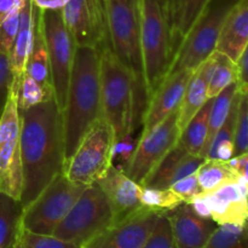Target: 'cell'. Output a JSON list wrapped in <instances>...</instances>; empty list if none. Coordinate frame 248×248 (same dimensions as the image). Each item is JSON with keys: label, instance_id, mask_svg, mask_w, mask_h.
I'll use <instances>...</instances> for the list:
<instances>
[{"label": "cell", "instance_id": "1", "mask_svg": "<svg viewBox=\"0 0 248 248\" xmlns=\"http://www.w3.org/2000/svg\"><path fill=\"white\" fill-rule=\"evenodd\" d=\"M19 116L23 167L21 205L24 208L64 171V128L62 111L55 98L19 111Z\"/></svg>", "mask_w": 248, "mask_h": 248}, {"label": "cell", "instance_id": "2", "mask_svg": "<svg viewBox=\"0 0 248 248\" xmlns=\"http://www.w3.org/2000/svg\"><path fill=\"white\" fill-rule=\"evenodd\" d=\"M65 161L93 124L102 116L99 52L92 47L77 46L62 111Z\"/></svg>", "mask_w": 248, "mask_h": 248}, {"label": "cell", "instance_id": "3", "mask_svg": "<svg viewBox=\"0 0 248 248\" xmlns=\"http://www.w3.org/2000/svg\"><path fill=\"white\" fill-rule=\"evenodd\" d=\"M98 52L102 115L110 126L118 145L132 132L137 98H143L145 91L137 84L130 69L116 58L110 46Z\"/></svg>", "mask_w": 248, "mask_h": 248}, {"label": "cell", "instance_id": "4", "mask_svg": "<svg viewBox=\"0 0 248 248\" xmlns=\"http://www.w3.org/2000/svg\"><path fill=\"white\" fill-rule=\"evenodd\" d=\"M140 48L148 102L169 75L176 55L169 0H140Z\"/></svg>", "mask_w": 248, "mask_h": 248}, {"label": "cell", "instance_id": "5", "mask_svg": "<svg viewBox=\"0 0 248 248\" xmlns=\"http://www.w3.org/2000/svg\"><path fill=\"white\" fill-rule=\"evenodd\" d=\"M103 2L111 51L130 69L137 84L144 89L140 48V0H103Z\"/></svg>", "mask_w": 248, "mask_h": 248}, {"label": "cell", "instance_id": "6", "mask_svg": "<svg viewBox=\"0 0 248 248\" xmlns=\"http://www.w3.org/2000/svg\"><path fill=\"white\" fill-rule=\"evenodd\" d=\"M114 224V212L97 183L85 186L52 235L84 248Z\"/></svg>", "mask_w": 248, "mask_h": 248}, {"label": "cell", "instance_id": "7", "mask_svg": "<svg viewBox=\"0 0 248 248\" xmlns=\"http://www.w3.org/2000/svg\"><path fill=\"white\" fill-rule=\"evenodd\" d=\"M240 0H210L177 50L169 74L195 70L217 48L228 15Z\"/></svg>", "mask_w": 248, "mask_h": 248}, {"label": "cell", "instance_id": "8", "mask_svg": "<svg viewBox=\"0 0 248 248\" xmlns=\"http://www.w3.org/2000/svg\"><path fill=\"white\" fill-rule=\"evenodd\" d=\"M115 147L113 131L102 115L82 138L74 154L65 161V176L85 186L96 183L113 165Z\"/></svg>", "mask_w": 248, "mask_h": 248}, {"label": "cell", "instance_id": "9", "mask_svg": "<svg viewBox=\"0 0 248 248\" xmlns=\"http://www.w3.org/2000/svg\"><path fill=\"white\" fill-rule=\"evenodd\" d=\"M84 189L85 186L74 183L64 171L61 172L33 202L23 208L22 228L36 234L52 235Z\"/></svg>", "mask_w": 248, "mask_h": 248}, {"label": "cell", "instance_id": "10", "mask_svg": "<svg viewBox=\"0 0 248 248\" xmlns=\"http://www.w3.org/2000/svg\"><path fill=\"white\" fill-rule=\"evenodd\" d=\"M40 19L50 61L55 99L63 111L77 46L63 22L61 10H41Z\"/></svg>", "mask_w": 248, "mask_h": 248}, {"label": "cell", "instance_id": "11", "mask_svg": "<svg viewBox=\"0 0 248 248\" xmlns=\"http://www.w3.org/2000/svg\"><path fill=\"white\" fill-rule=\"evenodd\" d=\"M19 135L21 116L16 94L11 90L6 106L0 116V193L21 201L23 167Z\"/></svg>", "mask_w": 248, "mask_h": 248}, {"label": "cell", "instance_id": "12", "mask_svg": "<svg viewBox=\"0 0 248 248\" xmlns=\"http://www.w3.org/2000/svg\"><path fill=\"white\" fill-rule=\"evenodd\" d=\"M179 135L178 109H176L147 135L140 136L124 172L136 183L142 184L162 157L176 145Z\"/></svg>", "mask_w": 248, "mask_h": 248}, {"label": "cell", "instance_id": "13", "mask_svg": "<svg viewBox=\"0 0 248 248\" xmlns=\"http://www.w3.org/2000/svg\"><path fill=\"white\" fill-rule=\"evenodd\" d=\"M61 11L75 46L98 51L110 46L103 0H70Z\"/></svg>", "mask_w": 248, "mask_h": 248}, {"label": "cell", "instance_id": "14", "mask_svg": "<svg viewBox=\"0 0 248 248\" xmlns=\"http://www.w3.org/2000/svg\"><path fill=\"white\" fill-rule=\"evenodd\" d=\"M162 212L145 206L116 222L84 248H143Z\"/></svg>", "mask_w": 248, "mask_h": 248}, {"label": "cell", "instance_id": "15", "mask_svg": "<svg viewBox=\"0 0 248 248\" xmlns=\"http://www.w3.org/2000/svg\"><path fill=\"white\" fill-rule=\"evenodd\" d=\"M193 72L194 70L190 69H183L169 74L165 78L164 81L160 84V86L155 90L149 101L147 102L140 136L147 135L155 126L164 121L170 114L179 108Z\"/></svg>", "mask_w": 248, "mask_h": 248}, {"label": "cell", "instance_id": "16", "mask_svg": "<svg viewBox=\"0 0 248 248\" xmlns=\"http://www.w3.org/2000/svg\"><path fill=\"white\" fill-rule=\"evenodd\" d=\"M248 182L242 177L219 186L211 193L202 194L211 210V219L217 225H242L248 220L246 198Z\"/></svg>", "mask_w": 248, "mask_h": 248}, {"label": "cell", "instance_id": "17", "mask_svg": "<svg viewBox=\"0 0 248 248\" xmlns=\"http://www.w3.org/2000/svg\"><path fill=\"white\" fill-rule=\"evenodd\" d=\"M106 194L114 212V223L120 222L143 207L140 202V184L136 183L114 165L96 182Z\"/></svg>", "mask_w": 248, "mask_h": 248}, {"label": "cell", "instance_id": "18", "mask_svg": "<svg viewBox=\"0 0 248 248\" xmlns=\"http://www.w3.org/2000/svg\"><path fill=\"white\" fill-rule=\"evenodd\" d=\"M177 248H205L218 227L212 219L196 215L189 203L166 212Z\"/></svg>", "mask_w": 248, "mask_h": 248}, {"label": "cell", "instance_id": "19", "mask_svg": "<svg viewBox=\"0 0 248 248\" xmlns=\"http://www.w3.org/2000/svg\"><path fill=\"white\" fill-rule=\"evenodd\" d=\"M206 159L186 152L178 142L162 157L140 186L170 189L172 184L193 174Z\"/></svg>", "mask_w": 248, "mask_h": 248}, {"label": "cell", "instance_id": "20", "mask_svg": "<svg viewBox=\"0 0 248 248\" xmlns=\"http://www.w3.org/2000/svg\"><path fill=\"white\" fill-rule=\"evenodd\" d=\"M216 64V53L213 52L205 62L193 72L184 91L183 99L178 108V124L181 131L208 101V82Z\"/></svg>", "mask_w": 248, "mask_h": 248}, {"label": "cell", "instance_id": "21", "mask_svg": "<svg viewBox=\"0 0 248 248\" xmlns=\"http://www.w3.org/2000/svg\"><path fill=\"white\" fill-rule=\"evenodd\" d=\"M248 44V0H240L228 15L216 50L237 63Z\"/></svg>", "mask_w": 248, "mask_h": 248}, {"label": "cell", "instance_id": "22", "mask_svg": "<svg viewBox=\"0 0 248 248\" xmlns=\"http://www.w3.org/2000/svg\"><path fill=\"white\" fill-rule=\"evenodd\" d=\"M38 10L39 7L34 4L33 0H26L21 10L18 31H17L16 39L9 55L10 65H11L12 75H14V82H12L14 86L21 81L22 77L26 73L27 61L31 53V45H33L34 23H35Z\"/></svg>", "mask_w": 248, "mask_h": 248}, {"label": "cell", "instance_id": "23", "mask_svg": "<svg viewBox=\"0 0 248 248\" xmlns=\"http://www.w3.org/2000/svg\"><path fill=\"white\" fill-rule=\"evenodd\" d=\"M208 2L210 0H169L172 39L176 52Z\"/></svg>", "mask_w": 248, "mask_h": 248}, {"label": "cell", "instance_id": "24", "mask_svg": "<svg viewBox=\"0 0 248 248\" xmlns=\"http://www.w3.org/2000/svg\"><path fill=\"white\" fill-rule=\"evenodd\" d=\"M41 10L39 9L35 16L33 34V45L26 65V73L35 81H38L45 89L52 90V80H51L50 61H48L47 48H46L45 36H44L43 26L40 19Z\"/></svg>", "mask_w": 248, "mask_h": 248}, {"label": "cell", "instance_id": "25", "mask_svg": "<svg viewBox=\"0 0 248 248\" xmlns=\"http://www.w3.org/2000/svg\"><path fill=\"white\" fill-rule=\"evenodd\" d=\"M242 92L237 90L236 94L232 101V108H230L229 115L227 120L223 124L222 127L217 131L213 137L207 152H206L205 159L220 160V161H229L234 156V140H235V128H236L237 110H239L240 98Z\"/></svg>", "mask_w": 248, "mask_h": 248}, {"label": "cell", "instance_id": "26", "mask_svg": "<svg viewBox=\"0 0 248 248\" xmlns=\"http://www.w3.org/2000/svg\"><path fill=\"white\" fill-rule=\"evenodd\" d=\"M212 102L213 98H208V101L201 107L200 110L190 119V121L181 131L178 143L190 154L202 156L203 148L207 140L208 119H210Z\"/></svg>", "mask_w": 248, "mask_h": 248}, {"label": "cell", "instance_id": "27", "mask_svg": "<svg viewBox=\"0 0 248 248\" xmlns=\"http://www.w3.org/2000/svg\"><path fill=\"white\" fill-rule=\"evenodd\" d=\"M21 201L0 193V248H15L21 232Z\"/></svg>", "mask_w": 248, "mask_h": 248}, {"label": "cell", "instance_id": "28", "mask_svg": "<svg viewBox=\"0 0 248 248\" xmlns=\"http://www.w3.org/2000/svg\"><path fill=\"white\" fill-rule=\"evenodd\" d=\"M201 194H207L230 182L237 181L239 174L228 161L206 159L196 171Z\"/></svg>", "mask_w": 248, "mask_h": 248}, {"label": "cell", "instance_id": "29", "mask_svg": "<svg viewBox=\"0 0 248 248\" xmlns=\"http://www.w3.org/2000/svg\"><path fill=\"white\" fill-rule=\"evenodd\" d=\"M237 90H239V85H237V82H234V84L229 85L227 89L223 90L218 96L213 98L210 110V119H208L207 140H206L205 148H203L202 152L203 159H205L206 152H207L213 137L217 133V131L222 127V125L225 123L228 115H229L230 108H232V101H234Z\"/></svg>", "mask_w": 248, "mask_h": 248}, {"label": "cell", "instance_id": "30", "mask_svg": "<svg viewBox=\"0 0 248 248\" xmlns=\"http://www.w3.org/2000/svg\"><path fill=\"white\" fill-rule=\"evenodd\" d=\"M11 90L16 94L17 107L19 111L35 107L44 103L51 98H55V92L52 90L45 89L38 81L29 77L27 73L22 77L21 81L17 85H12Z\"/></svg>", "mask_w": 248, "mask_h": 248}, {"label": "cell", "instance_id": "31", "mask_svg": "<svg viewBox=\"0 0 248 248\" xmlns=\"http://www.w3.org/2000/svg\"><path fill=\"white\" fill-rule=\"evenodd\" d=\"M216 64L208 82V98H215L229 85L237 82L239 69L234 61L230 60L224 53L216 50Z\"/></svg>", "mask_w": 248, "mask_h": 248}, {"label": "cell", "instance_id": "32", "mask_svg": "<svg viewBox=\"0 0 248 248\" xmlns=\"http://www.w3.org/2000/svg\"><path fill=\"white\" fill-rule=\"evenodd\" d=\"M205 248H248V220L242 225H218Z\"/></svg>", "mask_w": 248, "mask_h": 248}, {"label": "cell", "instance_id": "33", "mask_svg": "<svg viewBox=\"0 0 248 248\" xmlns=\"http://www.w3.org/2000/svg\"><path fill=\"white\" fill-rule=\"evenodd\" d=\"M140 202L143 206L159 212H167L178 207L184 201L171 189L152 188L140 186Z\"/></svg>", "mask_w": 248, "mask_h": 248}, {"label": "cell", "instance_id": "34", "mask_svg": "<svg viewBox=\"0 0 248 248\" xmlns=\"http://www.w3.org/2000/svg\"><path fill=\"white\" fill-rule=\"evenodd\" d=\"M15 248H81L55 235L36 234L21 228Z\"/></svg>", "mask_w": 248, "mask_h": 248}, {"label": "cell", "instance_id": "35", "mask_svg": "<svg viewBox=\"0 0 248 248\" xmlns=\"http://www.w3.org/2000/svg\"><path fill=\"white\" fill-rule=\"evenodd\" d=\"M242 92V91H241ZM248 152V96L247 92H242L237 110L236 128L234 140V156ZM232 156V157H234Z\"/></svg>", "mask_w": 248, "mask_h": 248}, {"label": "cell", "instance_id": "36", "mask_svg": "<svg viewBox=\"0 0 248 248\" xmlns=\"http://www.w3.org/2000/svg\"><path fill=\"white\" fill-rule=\"evenodd\" d=\"M143 248H177L171 223L166 212H162L159 216L156 224Z\"/></svg>", "mask_w": 248, "mask_h": 248}, {"label": "cell", "instance_id": "37", "mask_svg": "<svg viewBox=\"0 0 248 248\" xmlns=\"http://www.w3.org/2000/svg\"><path fill=\"white\" fill-rule=\"evenodd\" d=\"M21 10L15 12L14 15L9 16L4 22L0 23V53L1 55H10V51H11L14 41L16 39L17 31H18Z\"/></svg>", "mask_w": 248, "mask_h": 248}, {"label": "cell", "instance_id": "38", "mask_svg": "<svg viewBox=\"0 0 248 248\" xmlns=\"http://www.w3.org/2000/svg\"><path fill=\"white\" fill-rule=\"evenodd\" d=\"M170 189L176 195H178L184 201V203H189L196 196L201 195V189L200 186H199L196 172L193 174H189V176L184 177L181 181L172 184Z\"/></svg>", "mask_w": 248, "mask_h": 248}, {"label": "cell", "instance_id": "39", "mask_svg": "<svg viewBox=\"0 0 248 248\" xmlns=\"http://www.w3.org/2000/svg\"><path fill=\"white\" fill-rule=\"evenodd\" d=\"M12 82H14V75H12L9 56L0 53V116L6 106L7 98L11 92Z\"/></svg>", "mask_w": 248, "mask_h": 248}, {"label": "cell", "instance_id": "40", "mask_svg": "<svg viewBox=\"0 0 248 248\" xmlns=\"http://www.w3.org/2000/svg\"><path fill=\"white\" fill-rule=\"evenodd\" d=\"M236 64L237 69H239V79H237L239 90L246 92L248 91V44Z\"/></svg>", "mask_w": 248, "mask_h": 248}, {"label": "cell", "instance_id": "41", "mask_svg": "<svg viewBox=\"0 0 248 248\" xmlns=\"http://www.w3.org/2000/svg\"><path fill=\"white\" fill-rule=\"evenodd\" d=\"M24 2L26 0H0V23L15 12L19 11Z\"/></svg>", "mask_w": 248, "mask_h": 248}, {"label": "cell", "instance_id": "42", "mask_svg": "<svg viewBox=\"0 0 248 248\" xmlns=\"http://www.w3.org/2000/svg\"><path fill=\"white\" fill-rule=\"evenodd\" d=\"M228 162L240 177L248 182V152L239 155V156L232 157Z\"/></svg>", "mask_w": 248, "mask_h": 248}, {"label": "cell", "instance_id": "43", "mask_svg": "<svg viewBox=\"0 0 248 248\" xmlns=\"http://www.w3.org/2000/svg\"><path fill=\"white\" fill-rule=\"evenodd\" d=\"M189 205L191 206V208L194 210V212L196 213L198 216L202 218H207V219H211V210L210 206H208L207 200H206L205 195H199L196 196L195 199L189 202Z\"/></svg>", "mask_w": 248, "mask_h": 248}, {"label": "cell", "instance_id": "44", "mask_svg": "<svg viewBox=\"0 0 248 248\" xmlns=\"http://www.w3.org/2000/svg\"><path fill=\"white\" fill-rule=\"evenodd\" d=\"M40 10H62L70 0H33Z\"/></svg>", "mask_w": 248, "mask_h": 248}, {"label": "cell", "instance_id": "45", "mask_svg": "<svg viewBox=\"0 0 248 248\" xmlns=\"http://www.w3.org/2000/svg\"><path fill=\"white\" fill-rule=\"evenodd\" d=\"M246 206H247V212H248V194H247V198H246Z\"/></svg>", "mask_w": 248, "mask_h": 248}, {"label": "cell", "instance_id": "46", "mask_svg": "<svg viewBox=\"0 0 248 248\" xmlns=\"http://www.w3.org/2000/svg\"><path fill=\"white\" fill-rule=\"evenodd\" d=\"M247 92V96H248V91H246Z\"/></svg>", "mask_w": 248, "mask_h": 248}]
</instances>
